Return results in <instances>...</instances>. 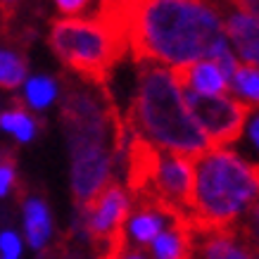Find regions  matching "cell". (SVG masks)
<instances>
[{
  "instance_id": "obj_1",
  "label": "cell",
  "mask_w": 259,
  "mask_h": 259,
  "mask_svg": "<svg viewBox=\"0 0 259 259\" xmlns=\"http://www.w3.org/2000/svg\"><path fill=\"white\" fill-rule=\"evenodd\" d=\"M98 17L124 36L138 64H193L226 40L219 10L207 0H102Z\"/></svg>"
},
{
  "instance_id": "obj_2",
  "label": "cell",
  "mask_w": 259,
  "mask_h": 259,
  "mask_svg": "<svg viewBox=\"0 0 259 259\" xmlns=\"http://www.w3.org/2000/svg\"><path fill=\"white\" fill-rule=\"evenodd\" d=\"M124 124L131 134L183 157L197 159L212 150L209 138L190 117L183 95L171 79V71L164 64H138L136 93Z\"/></svg>"
},
{
  "instance_id": "obj_3",
  "label": "cell",
  "mask_w": 259,
  "mask_h": 259,
  "mask_svg": "<svg viewBox=\"0 0 259 259\" xmlns=\"http://www.w3.org/2000/svg\"><path fill=\"white\" fill-rule=\"evenodd\" d=\"M195 166V202H193V231L228 228L245 212V207L259 197V183L252 164L236 152L212 148L193 162Z\"/></svg>"
},
{
  "instance_id": "obj_4",
  "label": "cell",
  "mask_w": 259,
  "mask_h": 259,
  "mask_svg": "<svg viewBox=\"0 0 259 259\" xmlns=\"http://www.w3.org/2000/svg\"><path fill=\"white\" fill-rule=\"evenodd\" d=\"M48 46L67 69L98 88H107L112 69L128 53L124 36L98 15L93 19H53Z\"/></svg>"
},
{
  "instance_id": "obj_5",
  "label": "cell",
  "mask_w": 259,
  "mask_h": 259,
  "mask_svg": "<svg viewBox=\"0 0 259 259\" xmlns=\"http://www.w3.org/2000/svg\"><path fill=\"white\" fill-rule=\"evenodd\" d=\"M183 102L188 107L190 117L209 138L212 148H224L238 143L243 136L245 124L254 110L243 100L228 95H200L193 91H183Z\"/></svg>"
},
{
  "instance_id": "obj_6",
  "label": "cell",
  "mask_w": 259,
  "mask_h": 259,
  "mask_svg": "<svg viewBox=\"0 0 259 259\" xmlns=\"http://www.w3.org/2000/svg\"><path fill=\"white\" fill-rule=\"evenodd\" d=\"M128 214H131V197L117 179H112L86 207H81L83 228L98 245V250L126 236Z\"/></svg>"
},
{
  "instance_id": "obj_7",
  "label": "cell",
  "mask_w": 259,
  "mask_h": 259,
  "mask_svg": "<svg viewBox=\"0 0 259 259\" xmlns=\"http://www.w3.org/2000/svg\"><path fill=\"white\" fill-rule=\"evenodd\" d=\"M114 150L112 148H81L71 150V195L76 207H86L114 176Z\"/></svg>"
},
{
  "instance_id": "obj_8",
  "label": "cell",
  "mask_w": 259,
  "mask_h": 259,
  "mask_svg": "<svg viewBox=\"0 0 259 259\" xmlns=\"http://www.w3.org/2000/svg\"><path fill=\"white\" fill-rule=\"evenodd\" d=\"M169 71H171L174 83L183 91H193V93L200 95H226V79H224L219 67L209 60L171 67Z\"/></svg>"
},
{
  "instance_id": "obj_9",
  "label": "cell",
  "mask_w": 259,
  "mask_h": 259,
  "mask_svg": "<svg viewBox=\"0 0 259 259\" xmlns=\"http://www.w3.org/2000/svg\"><path fill=\"white\" fill-rule=\"evenodd\" d=\"M221 15H224L221 17L224 36L233 43L240 60L250 67H259V24L250 17L236 12L233 8L224 10Z\"/></svg>"
},
{
  "instance_id": "obj_10",
  "label": "cell",
  "mask_w": 259,
  "mask_h": 259,
  "mask_svg": "<svg viewBox=\"0 0 259 259\" xmlns=\"http://www.w3.org/2000/svg\"><path fill=\"white\" fill-rule=\"evenodd\" d=\"M193 259H257L236 240L231 226L219 231H193Z\"/></svg>"
},
{
  "instance_id": "obj_11",
  "label": "cell",
  "mask_w": 259,
  "mask_h": 259,
  "mask_svg": "<svg viewBox=\"0 0 259 259\" xmlns=\"http://www.w3.org/2000/svg\"><path fill=\"white\" fill-rule=\"evenodd\" d=\"M166 217L159 214L155 207H150L145 202H134L128 221H126V238L128 243L136 247H150L152 240L164 231Z\"/></svg>"
},
{
  "instance_id": "obj_12",
  "label": "cell",
  "mask_w": 259,
  "mask_h": 259,
  "mask_svg": "<svg viewBox=\"0 0 259 259\" xmlns=\"http://www.w3.org/2000/svg\"><path fill=\"white\" fill-rule=\"evenodd\" d=\"M152 259H193V226L169 221V228L150 245Z\"/></svg>"
},
{
  "instance_id": "obj_13",
  "label": "cell",
  "mask_w": 259,
  "mask_h": 259,
  "mask_svg": "<svg viewBox=\"0 0 259 259\" xmlns=\"http://www.w3.org/2000/svg\"><path fill=\"white\" fill-rule=\"evenodd\" d=\"M53 236V219L50 209L40 197H26L24 200V238L29 247L43 250Z\"/></svg>"
},
{
  "instance_id": "obj_14",
  "label": "cell",
  "mask_w": 259,
  "mask_h": 259,
  "mask_svg": "<svg viewBox=\"0 0 259 259\" xmlns=\"http://www.w3.org/2000/svg\"><path fill=\"white\" fill-rule=\"evenodd\" d=\"M26 71H29V60L24 50L0 43V88L17 91L26 81Z\"/></svg>"
},
{
  "instance_id": "obj_15",
  "label": "cell",
  "mask_w": 259,
  "mask_h": 259,
  "mask_svg": "<svg viewBox=\"0 0 259 259\" xmlns=\"http://www.w3.org/2000/svg\"><path fill=\"white\" fill-rule=\"evenodd\" d=\"M231 231L252 257H259V197L245 207V212L231 224Z\"/></svg>"
},
{
  "instance_id": "obj_16",
  "label": "cell",
  "mask_w": 259,
  "mask_h": 259,
  "mask_svg": "<svg viewBox=\"0 0 259 259\" xmlns=\"http://www.w3.org/2000/svg\"><path fill=\"white\" fill-rule=\"evenodd\" d=\"M0 128L12 134L19 143H29V141H33L38 124H36V119L31 117V112L26 110V105H24L22 100H15V107H12V110L0 112Z\"/></svg>"
},
{
  "instance_id": "obj_17",
  "label": "cell",
  "mask_w": 259,
  "mask_h": 259,
  "mask_svg": "<svg viewBox=\"0 0 259 259\" xmlns=\"http://www.w3.org/2000/svg\"><path fill=\"white\" fill-rule=\"evenodd\" d=\"M231 93L243 98L245 105H250L252 110H259V67L250 64H238L233 79L228 83Z\"/></svg>"
},
{
  "instance_id": "obj_18",
  "label": "cell",
  "mask_w": 259,
  "mask_h": 259,
  "mask_svg": "<svg viewBox=\"0 0 259 259\" xmlns=\"http://www.w3.org/2000/svg\"><path fill=\"white\" fill-rule=\"evenodd\" d=\"M57 98V83L50 76H33L24 86V102L33 110H46Z\"/></svg>"
},
{
  "instance_id": "obj_19",
  "label": "cell",
  "mask_w": 259,
  "mask_h": 259,
  "mask_svg": "<svg viewBox=\"0 0 259 259\" xmlns=\"http://www.w3.org/2000/svg\"><path fill=\"white\" fill-rule=\"evenodd\" d=\"M0 259H22V238L15 231L0 233Z\"/></svg>"
},
{
  "instance_id": "obj_20",
  "label": "cell",
  "mask_w": 259,
  "mask_h": 259,
  "mask_svg": "<svg viewBox=\"0 0 259 259\" xmlns=\"http://www.w3.org/2000/svg\"><path fill=\"white\" fill-rule=\"evenodd\" d=\"M17 183V171H15V162L12 159H5L0 164V197H5L10 190L15 188Z\"/></svg>"
},
{
  "instance_id": "obj_21",
  "label": "cell",
  "mask_w": 259,
  "mask_h": 259,
  "mask_svg": "<svg viewBox=\"0 0 259 259\" xmlns=\"http://www.w3.org/2000/svg\"><path fill=\"white\" fill-rule=\"evenodd\" d=\"M55 3V8L62 12L67 19H74V17L83 15L91 5V0H53Z\"/></svg>"
},
{
  "instance_id": "obj_22",
  "label": "cell",
  "mask_w": 259,
  "mask_h": 259,
  "mask_svg": "<svg viewBox=\"0 0 259 259\" xmlns=\"http://www.w3.org/2000/svg\"><path fill=\"white\" fill-rule=\"evenodd\" d=\"M231 8H236V12L250 17L259 24V0H228Z\"/></svg>"
},
{
  "instance_id": "obj_23",
  "label": "cell",
  "mask_w": 259,
  "mask_h": 259,
  "mask_svg": "<svg viewBox=\"0 0 259 259\" xmlns=\"http://www.w3.org/2000/svg\"><path fill=\"white\" fill-rule=\"evenodd\" d=\"M117 259H148V254L143 252V247H136V245H126L124 250H121V254H119Z\"/></svg>"
},
{
  "instance_id": "obj_24",
  "label": "cell",
  "mask_w": 259,
  "mask_h": 259,
  "mask_svg": "<svg viewBox=\"0 0 259 259\" xmlns=\"http://www.w3.org/2000/svg\"><path fill=\"white\" fill-rule=\"evenodd\" d=\"M17 5H19V0H0V12H3V17H5V22L15 17Z\"/></svg>"
},
{
  "instance_id": "obj_25",
  "label": "cell",
  "mask_w": 259,
  "mask_h": 259,
  "mask_svg": "<svg viewBox=\"0 0 259 259\" xmlns=\"http://www.w3.org/2000/svg\"><path fill=\"white\" fill-rule=\"evenodd\" d=\"M250 136H252V141L257 143V148H259V114L254 119H252V126H250Z\"/></svg>"
},
{
  "instance_id": "obj_26",
  "label": "cell",
  "mask_w": 259,
  "mask_h": 259,
  "mask_svg": "<svg viewBox=\"0 0 259 259\" xmlns=\"http://www.w3.org/2000/svg\"><path fill=\"white\" fill-rule=\"evenodd\" d=\"M3 162H5V152H0V164H3Z\"/></svg>"
},
{
  "instance_id": "obj_27",
  "label": "cell",
  "mask_w": 259,
  "mask_h": 259,
  "mask_svg": "<svg viewBox=\"0 0 259 259\" xmlns=\"http://www.w3.org/2000/svg\"><path fill=\"white\" fill-rule=\"evenodd\" d=\"M257 259H259V257H257Z\"/></svg>"
}]
</instances>
